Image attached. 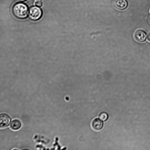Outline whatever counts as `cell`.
<instances>
[{"mask_svg":"<svg viewBox=\"0 0 150 150\" xmlns=\"http://www.w3.org/2000/svg\"><path fill=\"white\" fill-rule=\"evenodd\" d=\"M13 11L14 15L20 19L26 18L29 13L27 7L22 3H18L15 5L13 7Z\"/></svg>","mask_w":150,"mask_h":150,"instance_id":"6da1fadb","label":"cell"},{"mask_svg":"<svg viewBox=\"0 0 150 150\" xmlns=\"http://www.w3.org/2000/svg\"><path fill=\"white\" fill-rule=\"evenodd\" d=\"M101 33V32H93V33H91L90 34V36H91L92 35H97L98 34L100 33Z\"/></svg>","mask_w":150,"mask_h":150,"instance_id":"30bf717a","label":"cell"},{"mask_svg":"<svg viewBox=\"0 0 150 150\" xmlns=\"http://www.w3.org/2000/svg\"><path fill=\"white\" fill-rule=\"evenodd\" d=\"M35 5L37 7H41L42 5V3L41 1H36L35 3Z\"/></svg>","mask_w":150,"mask_h":150,"instance_id":"9c48e42d","label":"cell"},{"mask_svg":"<svg viewBox=\"0 0 150 150\" xmlns=\"http://www.w3.org/2000/svg\"><path fill=\"white\" fill-rule=\"evenodd\" d=\"M21 126V121L18 119H15L11 121L10 127L11 128L15 131L19 130Z\"/></svg>","mask_w":150,"mask_h":150,"instance_id":"52a82bcc","label":"cell"},{"mask_svg":"<svg viewBox=\"0 0 150 150\" xmlns=\"http://www.w3.org/2000/svg\"><path fill=\"white\" fill-rule=\"evenodd\" d=\"M103 123L99 119L96 118L92 121L91 126L92 129L96 131L101 130L103 128Z\"/></svg>","mask_w":150,"mask_h":150,"instance_id":"5b68a950","label":"cell"},{"mask_svg":"<svg viewBox=\"0 0 150 150\" xmlns=\"http://www.w3.org/2000/svg\"><path fill=\"white\" fill-rule=\"evenodd\" d=\"M35 1H41V0H35Z\"/></svg>","mask_w":150,"mask_h":150,"instance_id":"4fadbf2b","label":"cell"},{"mask_svg":"<svg viewBox=\"0 0 150 150\" xmlns=\"http://www.w3.org/2000/svg\"><path fill=\"white\" fill-rule=\"evenodd\" d=\"M149 22L150 23V17L149 19Z\"/></svg>","mask_w":150,"mask_h":150,"instance_id":"5bb4252c","label":"cell"},{"mask_svg":"<svg viewBox=\"0 0 150 150\" xmlns=\"http://www.w3.org/2000/svg\"><path fill=\"white\" fill-rule=\"evenodd\" d=\"M114 5L117 9L123 10L127 6L128 3L126 0H116L114 2Z\"/></svg>","mask_w":150,"mask_h":150,"instance_id":"8992f818","label":"cell"},{"mask_svg":"<svg viewBox=\"0 0 150 150\" xmlns=\"http://www.w3.org/2000/svg\"><path fill=\"white\" fill-rule=\"evenodd\" d=\"M19 1H26V0H19Z\"/></svg>","mask_w":150,"mask_h":150,"instance_id":"7c38bea8","label":"cell"},{"mask_svg":"<svg viewBox=\"0 0 150 150\" xmlns=\"http://www.w3.org/2000/svg\"><path fill=\"white\" fill-rule=\"evenodd\" d=\"M11 119L10 117L7 114L2 113L0 116V127L1 128H5L9 124Z\"/></svg>","mask_w":150,"mask_h":150,"instance_id":"3957f363","label":"cell"},{"mask_svg":"<svg viewBox=\"0 0 150 150\" xmlns=\"http://www.w3.org/2000/svg\"><path fill=\"white\" fill-rule=\"evenodd\" d=\"M99 118L103 121H106L109 118L108 114L106 112H102L99 115Z\"/></svg>","mask_w":150,"mask_h":150,"instance_id":"ba28073f","label":"cell"},{"mask_svg":"<svg viewBox=\"0 0 150 150\" xmlns=\"http://www.w3.org/2000/svg\"><path fill=\"white\" fill-rule=\"evenodd\" d=\"M29 16L32 20L36 21L40 19L42 15V11L39 7H31L29 11Z\"/></svg>","mask_w":150,"mask_h":150,"instance_id":"7a4b0ae2","label":"cell"},{"mask_svg":"<svg viewBox=\"0 0 150 150\" xmlns=\"http://www.w3.org/2000/svg\"><path fill=\"white\" fill-rule=\"evenodd\" d=\"M147 37L146 34L145 32L141 30L137 31L134 34V37L135 40L139 42H143L145 40Z\"/></svg>","mask_w":150,"mask_h":150,"instance_id":"277c9868","label":"cell"},{"mask_svg":"<svg viewBox=\"0 0 150 150\" xmlns=\"http://www.w3.org/2000/svg\"><path fill=\"white\" fill-rule=\"evenodd\" d=\"M147 39L148 41L150 42V33H149L147 36Z\"/></svg>","mask_w":150,"mask_h":150,"instance_id":"8fae6325","label":"cell"}]
</instances>
